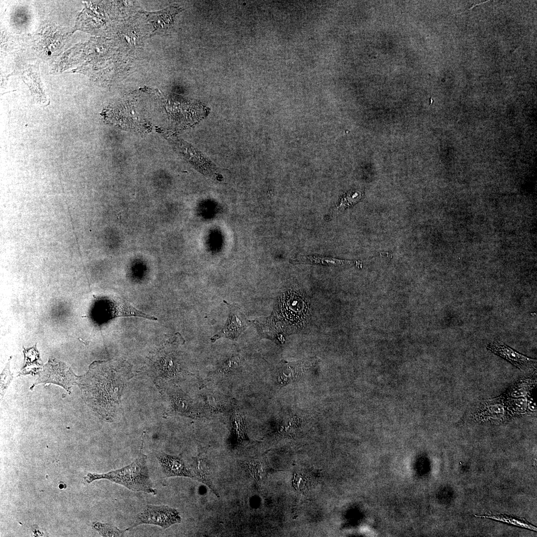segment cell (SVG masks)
I'll return each mask as SVG.
<instances>
[{
  "instance_id": "6da1fadb",
  "label": "cell",
  "mask_w": 537,
  "mask_h": 537,
  "mask_svg": "<svg viewBox=\"0 0 537 537\" xmlns=\"http://www.w3.org/2000/svg\"><path fill=\"white\" fill-rule=\"evenodd\" d=\"M124 368L111 361H94L86 374L78 377L85 402L106 421L114 417L126 381Z\"/></svg>"
},
{
  "instance_id": "e0dca14e",
  "label": "cell",
  "mask_w": 537,
  "mask_h": 537,
  "mask_svg": "<svg viewBox=\"0 0 537 537\" xmlns=\"http://www.w3.org/2000/svg\"><path fill=\"white\" fill-rule=\"evenodd\" d=\"M508 408L518 414L524 413L527 409V403L525 398L511 399L508 400Z\"/></svg>"
},
{
  "instance_id": "5b68a950",
  "label": "cell",
  "mask_w": 537,
  "mask_h": 537,
  "mask_svg": "<svg viewBox=\"0 0 537 537\" xmlns=\"http://www.w3.org/2000/svg\"><path fill=\"white\" fill-rule=\"evenodd\" d=\"M181 518L179 511L167 505H147L143 511L139 513L134 522L127 528L129 531L142 524H151L166 529L171 526L180 523Z\"/></svg>"
},
{
  "instance_id": "52a82bcc",
  "label": "cell",
  "mask_w": 537,
  "mask_h": 537,
  "mask_svg": "<svg viewBox=\"0 0 537 537\" xmlns=\"http://www.w3.org/2000/svg\"><path fill=\"white\" fill-rule=\"evenodd\" d=\"M312 358L305 359L296 361H284L277 368L276 380L280 387L295 382L303 376L314 363Z\"/></svg>"
},
{
  "instance_id": "30bf717a",
  "label": "cell",
  "mask_w": 537,
  "mask_h": 537,
  "mask_svg": "<svg viewBox=\"0 0 537 537\" xmlns=\"http://www.w3.org/2000/svg\"><path fill=\"white\" fill-rule=\"evenodd\" d=\"M291 263L293 264L302 263L334 266H342L350 265H356L358 266H361V262L359 261L343 260L333 258L316 256H302L294 260H291Z\"/></svg>"
},
{
  "instance_id": "ffe728a7",
  "label": "cell",
  "mask_w": 537,
  "mask_h": 537,
  "mask_svg": "<svg viewBox=\"0 0 537 537\" xmlns=\"http://www.w3.org/2000/svg\"><path fill=\"white\" fill-rule=\"evenodd\" d=\"M527 405L528 406V408H530V410L533 411H535L536 410V404H535V403L533 401L530 400L527 404Z\"/></svg>"
},
{
  "instance_id": "277c9868",
  "label": "cell",
  "mask_w": 537,
  "mask_h": 537,
  "mask_svg": "<svg viewBox=\"0 0 537 537\" xmlns=\"http://www.w3.org/2000/svg\"><path fill=\"white\" fill-rule=\"evenodd\" d=\"M78 377L66 363L54 358L49 359L31 388L40 383H54L70 393L71 388L78 384Z\"/></svg>"
},
{
  "instance_id": "9a60e30c",
  "label": "cell",
  "mask_w": 537,
  "mask_h": 537,
  "mask_svg": "<svg viewBox=\"0 0 537 537\" xmlns=\"http://www.w3.org/2000/svg\"><path fill=\"white\" fill-rule=\"evenodd\" d=\"M10 358L0 374V398H2L5 390L12 380L13 374L10 371Z\"/></svg>"
},
{
  "instance_id": "d6986e66",
  "label": "cell",
  "mask_w": 537,
  "mask_h": 537,
  "mask_svg": "<svg viewBox=\"0 0 537 537\" xmlns=\"http://www.w3.org/2000/svg\"><path fill=\"white\" fill-rule=\"evenodd\" d=\"M38 527H34V526L33 527V528H32V532L33 533V536L34 537L44 536V534L43 533V532L41 531V530H40Z\"/></svg>"
},
{
  "instance_id": "3957f363",
  "label": "cell",
  "mask_w": 537,
  "mask_h": 537,
  "mask_svg": "<svg viewBox=\"0 0 537 537\" xmlns=\"http://www.w3.org/2000/svg\"><path fill=\"white\" fill-rule=\"evenodd\" d=\"M92 316L98 322H105L118 317L137 316L157 320L154 316L143 313L132 306L126 300L113 295L95 298Z\"/></svg>"
},
{
  "instance_id": "4fadbf2b",
  "label": "cell",
  "mask_w": 537,
  "mask_h": 537,
  "mask_svg": "<svg viewBox=\"0 0 537 537\" xmlns=\"http://www.w3.org/2000/svg\"><path fill=\"white\" fill-rule=\"evenodd\" d=\"M92 528L102 537H123L127 531L126 529L120 530L111 524L99 522H93Z\"/></svg>"
},
{
  "instance_id": "44dd1931",
  "label": "cell",
  "mask_w": 537,
  "mask_h": 537,
  "mask_svg": "<svg viewBox=\"0 0 537 537\" xmlns=\"http://www.w3.org/2000/svg\"><path fill=\"white\" fill-rule=\"evenodd\" d=\"M59 487L60 489H63L64 488L63 484H60L59 485Z\"/></svg>"
},
{
  "instance_id": "8fae6325",
  "label": "cell",
  "mask_w": 537,
  "mask_h": 537,
  "mask_svg": "<svg viewBox=\"0 0 537 537\" xmlns=\"http://www.w3.org/2000/svg\"><path fill=\"white\" fill-rule=\"evenodd\" d=\"M229 321L226 325L222 333L219 334V337H225L234 339L237 338L242 332L245 326L242 319L235 314H231Z\"/></svg>"
},
{
  "instance_id": "7c38bea8",
  "label": "cell",
  "mask_w": 537,
  "mask_h": 537,
  "mask_svg": "<svg viewBox=\"0 0 537 537\" xmlns=\"http://www.w3.org/2000/svg\"><path fill=\"white\" fill-rule=\"evenodd\" d=\"M171 8L163 9L156 12L149 13V17L157 29H164L169 26L173 14Z\"/></svg>"
},
{
  "instance_id": "9c48e42d",
  "label": "cell",
  "mask_w": 537,
  "mask_h": 537,
  "mask_svg": "<svg viewBox=\"0 0 537 537\" xmlns=\"http://www.w3.org/2000/svg\"><path fill=\"white\" fill-rule=\"evenodd\" d=\"M506 412L503 403L499 399L487 401L479 405L474 416L481 420L500 421L506 416Z\"/></svg>"
},
{
  "instance_id": "5bb4252c",
  "label": "cell",
  "mask_w": 537,
  "mask_h": 537,
  "mask_svg": "<svg viewBox=\"0 0 537 537\" xmlns=\"http://www.w3.org/2000/svg\"><path fill=\"white\" fill-rule=\"evenodd\" d=\"M532 386L531 378H525L513 385L508 390V395L513 397H519L526 395Z\"/></svg>"
},
{
  "instance_id": "8992f818",
  "label": "cell",
  "mask_w": 537,
  "mask_h": 537,
  "mask_svg": "<svg viewBox=\"0 0 537 537\" xmlns=\"http://www.w3.org/2000/svg\"><path fill=\"white\" fill-rule=\"evenodd\" d=\"M486 349L508 360L522 370L536 368L537 359L522 355L498 340L488 343Z\"/></svg>"
},
{
  "instance_id": "2e32d148",
  "label": "cell",
  "mask_w": 537,
  "mask_h": 537,
  "mask_svg": "<svg viewBox=\"0 0 537 537\" xmlns=\"http://www.w3.org/2000/svg\"><path fill=\"white\" fill-rule=\"evenodd\" d=\"M480 517H486V518H492V519L496 520H498V521H502V522H506V523H507L511 524H513V525H516V526H520L521 527L528 528L529 529L532 530H534V531H537L536 527L532 526V525H530V524H529L528 523L527 524L526 523H524V522H522V521H521L520 520H517V519H514V518H509V517H506V516H480Z\"/></svg>"
},
{
  "instance_id": "ac0fdd59",
  "label": "cell",
  "mask_w": 537,
  "mask_h": 537,
  "mask_svg": "<svg viewBox=\"0 0 537 537\" xmlns=\"http://www.w3.org/2000/svg\"><path fill=\"white\" fill-rule=\"evenodd\" d=\"M233 426L235 434L238 439L246 440L247 439V433L242 418L238 414L235 415L233 418Z\"/></svg>"
},
{
  "instance_id": "7a4b0ae2",
  "label": "cell",
  "mask_w": 537,
  "mask_h": 537,
  "mask_svg": "<svg viewBox=\"0 0 537 537\" xmlns=\"http://www.w3.org/2000/svg\"><path fill=\"white\" fill-rule=\"evenodd\" d=\"M147 456L142 452L130 464L104 473H88L84 478L88 483L107 479L134 492L142 491L153 495L157 493L153 486L147 465Z\"/></svg>"
},
{
  "instance_id": "ba28073f",
  "label": "cell",
  "mask_w": 537,
  "mask_h": 537,
  "mask_svg": "<svg viewBox=\"0 0 537 537\" xmlns=\"http://www.w3.org/2000/svg\"><path fill=\"white\" fill-rule=\"evenodd\" d=\"M157 458L166 477L183 476L194 479L192 469L180 456L161 452L157 455Z\"/></svg>"
}]
</instances>
